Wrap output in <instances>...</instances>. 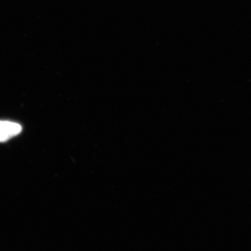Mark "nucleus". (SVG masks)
Returning a JSON list of instances; mask_svg holds the SVG:
<instances>
[{
  "label": "nucleus",
  "instance_id": "nucleus-1",
  "mask_svg": "<svg viewBox=\"0 0 251 251\" xmlns=\"http://www.w3.org/2000/svg\"><path fill=\"white\" fill-rule=\"evenodd\" d=\"M22 131V126L16 122L0 121V143L7 141Z\"/></svg>",
  "mask_w": 251,
  "mask_h": 251
}]
</instances>
